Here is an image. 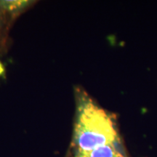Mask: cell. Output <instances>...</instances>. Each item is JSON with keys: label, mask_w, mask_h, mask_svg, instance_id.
Returning a JSON list of instances; mask_svg holds the SVG:
<instances>
[{"label": "cell", "mask_w": 157, "mask_h": 157, "mask_svg": "<svg viewBox=\"0 0 157 157\" xmlns=\"http://www.w3.org/2000/svg\"><path fill=\"white\" fill-rule=\"evenodd\" d=\"M30 2V1L24 0H4L0 1V7L5 10L14 13L24 9Z\"/></svg>", "instance_id": "cell-3"}, {"label": "cell", "mask_w": 157, "mask_h": 157, "mask_svg": "<svg viewBox=\"0 0 157 157\" xmlns=\"http://www.w3.org/2000/svg\"><path fill=\"white\" fill-rule=\"evenodd\" d=\"M4 72H5V68H4V66L2 65V63L0 62V76H1Z\"/></svg>", "instance_id": "cell-4"}, {"label": "cell", "mask_w": 157, "mask_h": 157, "mask_svg": "<svg viewBox=\"0 0 157 157\" xmlns=\"http://www.w3.org/2000/svg\"><path fill=\"white\" fill-rule=\"evenodd\" d=\"M116 143L99 147L90 151L76 152L75 157H126L117 148Z\"/></svg>", "instance_id": "cell-2"}, {"label": "cell", "mask_w": 157, "mask_h": 157, "mask_svg": "<svg viewBox=\"0 0 157 157\" xmlns=\"http://www.w3.org/2000/svg\"><path fill=\"white\" fill-rule=\"evenodd\" d=\"M113 120L105 110L87 97H82L76 111L74 144L76 152H85L117 143Z\"/></svg>", "instance_id": "cell-1"}]
</instances>
